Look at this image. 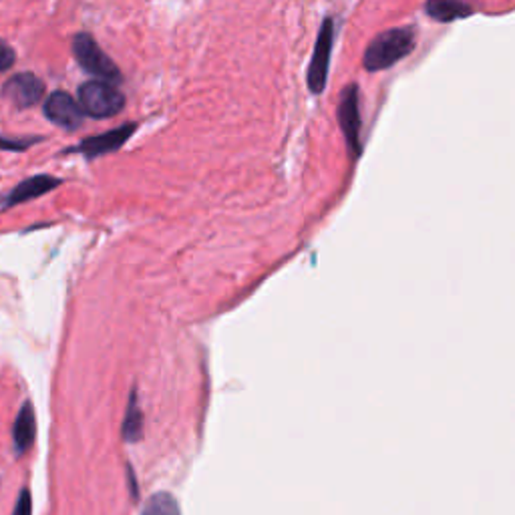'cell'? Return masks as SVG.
Listing matches in <instances>:
<instances>
[{
    "instance_id": "1",
    "label": "cell",
    "mask_w": 515,
    "mask_h": 515,
    "mask_svg": "<svg viewBox=\"0 0 515 515\" xmlns=\"http://www.w3.org/2000/svg\"><path fill=\"white\" fill-rule=\"evenodd\" d=\"M417 45V33L413 26H397V29L382 31L369 43L364 51L362 64L371 73L391 69L413 53Z\"/></svg>"
},
{
    "instance_id": "2",
    "label": "cell",
    "mask_w": 515,
    "mask_h": 515,
    "mask_svg": "<svg viewBox=\"0 0 515 515\" xmlns=\"http://www.w3.org/2000/svg\"><path fill=\"white\" fill-rule=\"evenodd\" d=\"M79 105L83 114L93 119H105L121 114L125 97L115 85L105 81H87L79 89Z\"/></svg>"
},
{
    "instance_id": "3",
    "label": "cell",
    "mask_w": 515,
    "mask_h": 515,
    "mask_svg": "<svg viewBox=\"0 0 515 515\" xmlns=\"http://www.w3.org/2000/svg\"><path fill=\"white\" fill-rule=\"evenodd\" d=\"M73 54L83 69L91 74H95V77H99L101 81L111 83V85L121 81V71L115 67V63L101 51V46L89 33L74 35Z\"/></svg>"
},
{
    "instance_id": "4",
    "label": "cell",
    "mask_w": 515,
    "mask_h": 515,
    "mask_svg": "<svg viewBox=\"0 0 515 515\" xmlns=\"http://www.w3.org/2000/svg\"><path fill=\"white\" fill-rule=\"evenodd\" d=\"M332 43H334V21L329 16V18H324L321 33H318L311 67H308V77H306L308 89H311L314 95L322 93L326 87V79H329V67H331Z\"/></svg>"
},
{
    "instance_id": "5",
    "label": "cell",
    "mask_w": 515,
    "mask_h": 515,
    "mask_svg": "<svg viewBox=\"0 0 515 515\" xmlns=\"http://www.w3.org/2000/svg\"><path fill=\"white\" fill-rule=\"evenodd\" d=\"M339 124L352 157L361 155V109H359V87L349 85L341 95Z\"/></svg>"
},
{
    "instance_id": "6",
    "label": "cell",
    "mask_w": 515,
    "mask_h": 515,
    "mask_svg": "<svg viewBox=\"0 0 515 515\" xmlns=\"http://www.w3.org/2000/svg\"><path fill=\"white\" fill-rule=\"evenodd\" d=\"M45 115L51 124L59 125L67 131H73L81 127L83 124V109L79 105V101H74L69 93L64 91H54L45 101Z\"/></svg>"
},
{
    "instance_id": "7",
    "label": "cell",
    "mask_w": 515,
    "mask_h": 515,
    "mask_svg": "<svg viewBox=\"0 0 515 515\" xmlns=\"http://www.w3.org/2000/svg\"><path fill=\"white\" fill-rule=\"evenodd\" d=\"M3 95L18 109L36 105L45 95V83L33 73H18L8 79L3 87Z\"/></svg>"
},
{
    "instance_id": "8",
    "label": "cell",
    "mask_w": 515,
    "mask_h": 515,
    "mask_svg": "<svg viewBox=\"0 0 515 515\" xmlns=\"http://www.w3.org/2000/svg\"><path fill=\"white\" fill-rule=\"evenodd\" d=\"M134 131H135V125L127 124L124 127L109 131V134H103V135H97V137L85 139V142H81L79 147H74V152H79V154H83L89 159L111 154V152H115V149H119L121 145H124L127 139L134 135Z\"/></svg>"
},
{
    "instance_id": "9",
    "label": "cell",
    "mask_w": 515,
    "mask_h": 515,
    "mask_svg": "<svg viewBox=\"0 0 515 515\" xmlns=\"http://www.w3.org/2000/svg\"><path fill=\"white\" fill-rule=\"evenodd\" d=\"M63 182L57 180V177L51 175H35L31 180H26L23 183H18L15 190L6 195L3 200V208H13V205H18L23 202H31L35 198H41V195L49 193L54 187H59Z\"/></svg>"
},
{
    "instance_id": "10",
    "label": "cell",
    "mask_w": 515,
    "mask_h": 515,
    "mask_svg": "<svg viewBox=\"0 0 515 515\" xmlns=\"http://www.w3.org/2000/svg\"><path fill=\"white\" fill-rule=\"evenodd\" d=\"M13 435H15L16 451H18V453L29 451V447L33 445L35 435H36L35 409H33L31 402H25V405H23L21 413H18V417H16V421H15Z\"/></svg>"
},
{
    "instance_id": "11",
    "label": "cell",
    "mask_w": 515,
    "mask_h": 515,
    "mask_svg": "<svg viewBox=\"0 0 515 515\" xmlns=\"http://www.w3.org/2000/svg\"><path fill=\"white\" fill-rule=\"evenodd\" d=\"M425 13L439 23H451L459 21V18H465L467 15H471V6H467L465 3H443V0H431L425 5Z\"/></svg>"
},
{
    "instance_id": "12",
    "label": "cell",
    "mask_w": 515,
    "mask_h": 515,
    "mask_svg": "<svg viewBox=\"0 0 515 515\" xmlns=\"http://www.w3.org/2000/svg\"><path fill=\"white\" fill-rule=\"evenodd\" d=\"M142 435H144V415L137 402V391H134L131 392L125 421H124V439L129 443H135L142 439Z\"/></svg>"
},
{
    "instance_id": "13",
    "label": "cell",
    "mask_w": 515,
    "mask_h": 515,
    "mask_svg": "<svg viewBox=\"0 0 515 515\" xmlns=\"http://www.w3.org/2000/svg\"><path fill=\"white\" fill-rule=\"evenodd\" d=\"M144 515H182L180 505L172 498L170 493H157L149 498Z\"/></svg>"
},
{
    "instance_id": "14",
    "label": "cell",
    "mask_w": 515,
    "mask_h": 515,
    "mask_svg": "<svg viewBox=\"0 0 515 515\" xmlns=\"http://www.w3.org/2000/svg\"><path fill=\"white\" fill-rule=\"evenodd\" d=\"M15 59H16V54H15L13 46L6 45L5 41H0V73L11 69L15 64Z\"/></svg>"
},
{
    "instance_id": "15",
    "label": "cell",
    "mask_w": 515,
    "mask_h": 515,
    "mask_svg": "<svg viewBox=\"0 0 515 515\" xmlns=\"http://www.w3.org/2000/svg\"><path fill=\"white\" fill-rule=\"evenodd\" d=\"M33 513V501H31V493L29 490L21 491V498L16 501V508L13 515H31Z\"/></svg>"
},
{
    "instance_id": "16",
    "label": "cell",
    "mask_w": 515,
    "mask_h": 515,
    "mask_svg": "<svg viewBox=\"0 0 515 515\" xmlns=\"http://www.w3.org/2000/svg\"><path fill=\"white\" fill-rule=\"evenodd\" d=\"M35 142H39V137L33 139V142H29V139H21V142H13V139L0 137V149H16V152H21V149L31 147V144H35Z\"/></svg>"
}]
</instances>
